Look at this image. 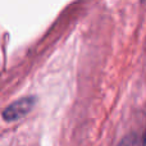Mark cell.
I'll list each match as a JSON object with an SVG mask.
<instances>
[{"instance_id":"obj_2","label":"cell","mask_w":146,"mask_h":146,"mask_svg":"<svg viewBox=\"0 0 146 146\" xmlns=\"http://www.w3.org/2000/svg\"><path fill=\"white\" fill-rule=\"evenodd\" d=\"M119 146H146V133L137 135L131 133L122 140Z\"/></svg>"},{"instance_id":"obj_1","label":"cell","mask_w":146,"mask_h":146,"mask_svg":"<svg viewBox=\"0 0 146 146\" xmlns=\"http://www.w3.org/2000/svg\"><path fill=\"white\" fill-rule=\"evenodd\" d=\"M36 104V96H25L18 99L3 110L1 115L5 122H14L26 117Z\"/></svg>"}]
</instances>
